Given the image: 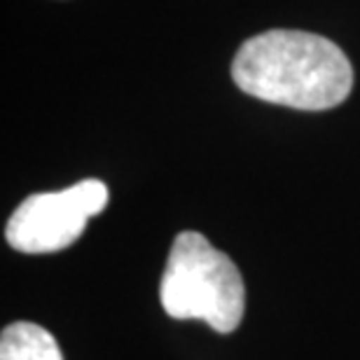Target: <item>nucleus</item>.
Listing matches in <instances>:
<instances>
[{
  "mask_svg": "<svg viewBox=\"0 0 360 360\" xmlns=\"http://www.w3.org/2000/svg\"><path fill=\"white\" fill-rule=\"evenodd\" d=\"M236 87L295 110H330L349 98L354 68L333 40L304 31H267L239 47Z\"/></svg>",
  "mask_w": 360,
  "mask_h": 360,
  "instance_id": "1",
  "label": "nucleus"
},
{
  "mask_svg": "<svg viewBox=\"0 0 360 360\" xmlns=\"http://www.w3.org/2000/svg\"><path fill=\"white\" fill-rule=\"evenodd\" d=\"M160 295L171 319L204 321L222 335L239 328L246 309V288L236 264L199 232L176 236Z\"/></svg>",
  "mask_w": 360,
  "mask_h": 360,
  "instance_id": "2",
  "label": "nucleus"
},
{
  "mask_svg": "<svg viewBox=\"0 0 360 360\" xmlns=\"http://www.w3.org/2000/svg\"><path fill=\"white\" fill-rule=\"evenodd\" d=\"M108 204L101 180H82L61 192H40L21 201L5 227L7 243L19 253H54L75 243L87 222Z\"/></svg>",
  "mask_w": 360,
  "mask_h": 360,
  "instance_id": "3",
  "label": "nucleus"
},
{
  "mask_svg": "<svg viewBox=\"0 0 360 360\" xmlns=\"http://www.w3.org/2000/svg\"><path fill=\"white\" fill-rule=\"evenodd\" d=\"M0 360H63L59 344L35 323H12L0 337Z\"/></svg>",
  "mask_w": 360,
  "mask_h": 360,
  "instance_id": "4",
  "label": "nucleus"
}]
</instances>
